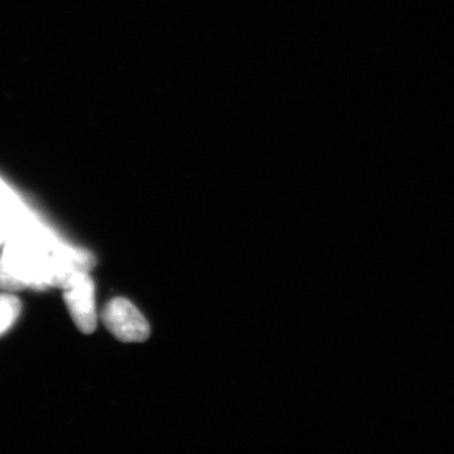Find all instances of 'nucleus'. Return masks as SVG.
Listing matches in <instances>:
<instances>
[{
	"label": "nucleus",
	"instance_id": "nucleus-1",
	"mask_svg": "<svg viewBox=\"0 0 454 454\" xmlns=\"http://www.w3.org/2000/svg\"><path fill=\"white\" fill-rule=\"evenodd\" d=\"M101 319L107 330L122 342H143L151 336L145 317L125 298L110 301L101 313Z\"/></svg>",
	"mask_w": 454,
	"mask_h": 454
},
{
	"label": "nucleus",
	"instance_id": "nucleus-2",
	"mask_svg": "<svg viewBox=\"0 0 454 454\" xmlns=\"http://www.w3.org/2000/svg\"><path fill=\"white\" fill-rule=\"evenodd\" d=\"M97 264L94 254L59 243L51 255L46 286L65 289Z\"/></svg>",
	"mask_w": 454,
	"mask_h": 454
},
{
	"label": "nucleus",
	"instance_id": "nucleus-3",
	"mask_svg": "<svg viewBox=\"0 0 454 454\" xmlns=\"http://www.w3.org/2000/svg\"><path fill=\"white\" fill-rule=\"evenodd\" d=\"M62 291L66 306L77 328L85 334L94 333L98 325V312L95 284L91 277L85 274Z\"/></svg>",
	"mask_w": 454,
	"mask_h": 454
},
{
	"label": "nucleus",
	"instance_id": "nucleus-4",
	"mask_svg": "<svg viewBox=\"0 0 454 454\" xmlns=\"http://www.w3.org/2000/svg\"><path fill=\"white\" fill-rule=\"evenodd\" d=\"M35 220L17 193L0 178V226L7 238Z\"/></svg>",
	"mask_w": 454,
	"mask_h": 454
},
{
	"label": "nucleus",
	"instance_id": "nucleus-5",
	"mask_svg": "<svg viewBox=\"0 0 454 454\" xmlns=\"http://www.w3.org/2000/svg\"><path fill=\"white\" fill-rule=\"evenodd\" d=\"M22 304L16 295L11 293L0 294V334L7 333L20 315Z\"/></svg>",
	"mask_w": 454,
	"mask_h": 454
},
{
	"label": "nucleus",
	"instance_id": "nucleus-6",
	"mask_svg": "<svg viewBox=\"0 0 454 454\" xmlns=\"http://www.w3.org/2000/svg\"><path fill=\"white\" fill-rule=\"evenodd\" d=\"M25 284L18 280L13 274L9 273L8 269L0 262V291L13 293L26 289Z\"/></svg>",
	"mask_w": 454,
	"mask_h": 454
},
{
	"label": "nucleus",
	"instance_id": "nucleus-7",
	"mask_svg": "<svg viewBox=\"0 0 454 454\" xmlns=\"http://www.w3.org/2000/svg\"><path fill=\"white\" fill-rule=\"evenodd\" d=\"M5 240H7V234H5L4 229L0 226V244L4 243Z\"/></svg>",
	"mask_w": 454,
	"mask_h": 454
}]
</instances>
